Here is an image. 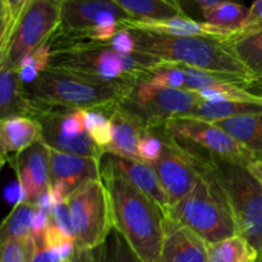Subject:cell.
<instances>
[{
	"instance_id": "cell-33",
	"label": "cell",
	"mask_w": 262,
	"mask_h": 262,
	"mask_svg": "<svg viewBox=\"0 0 262 262\" xmlns=\"http://www.w3.org/2000/svg\"><path fill=\"white\" fill-rule=\"evenodd\" d=\"M106 110H87L86 129L91 140L101 148H106L112 143L113 128L109 115H105Z\"/></svg>"
},
{
	"instance_id": "cell-21",
	"label": "cell",
	"mask_w": 262,
	"mask_h": 262,
	"mask_svg": "<svg viewBox=\"0 0 262 262\" xmlns=\"http://www.w3.org/2000/svg\"><path fill=\"white\" fill-rule=\"evenodd\" d=\"M41 141V127L33 118L9 117L0 120L2 164Z\"/></svg>"
},
{
	"instance_id": "cell-44",
	"label": "cell",
	"mask_w": 262,
	"mask_h": 262,
	"mask_svg": "<svg viewBox=\"0 0 262 262\" xmlns=\"http://www.w3.org/2000/svg\"><path fill=\"white\" fill-rule=\"evenodd\" d=\"M4 199L8 204H12L13 207L26 202L25 191H23L22 186H20V183L18 182V179H15L14 182H9V183L5 186Z\"/></svg>"
},
{
	"instance_id": "cell-28",
	"label": "cell",
	"mask_w": 262,
	"mask_h": 262,
	"mask_svg": "<svg viewBox=\"0 0 262 262\" xmlns=\"http://www.w3.org/2000/svg\"><path fill=\"white\" fill-rule=\"evenodd\" d=\"M248 12H250V8H246L239 2H229L204 10L202 17L205 22L215 27L235 33L245 25Z\"/></svg>"
},
{
	"instance_id": "cell-24",
	"label": "cell",
	"mask_w": 262,
	"mask_h": 262,
	"mask_svg": "<svg viewBox=\"0 0 262 262\" xmlns=\"http://www.w3.org/2000/svg\"><path fill=\"white\" fill-rule=\"evenodd\" d=\"M262 101H204L182 118L199 119L204 122H219L241 115L260 114Z\"/></svg>"
},
{
	"instance_id": "cell-15",
	"label": "cell",
	"mask_w": 262,
	"mask_h": 262,
	"mask_svg": "<svg viewBox=\"0 0 262 262\" xmlns=\"http://www.w3.org/2000/svg\"><path fill=\"white\" fill-rule=\"evenodd\" d=\"M209 243L197 233L164 215L161 262H207Z\"/></svg>"
},
{
	"instance_id": "cell-30",
	"label": "cell",
	"mask_w": 262,
	"mask_h": 262,
	"mask_svg": "<svg viewBox=\"0 0 262 262\" xmlns=\"http://www.w3.org/2000/svg\"><path fill=\"white\" fill-rule=\"evenodd\" d=\"M99 262H142L130 248L122 233L113 229L109 237L99 247Z\"/></svg>"
},
{
	"instance_id": "cell-1",
	"label": "cell",
	"mask_w": 262,
	"mask_h": 262,
	"mask_svg": "<svg viewBox=\"0 0 262 262\" xmlns=\"http://www.w3.org/2000/svg\"><path fill=\"white\" fill-rule=\"evenodd\" d=\"M101 181L109 194L114 228L142 262H161L164 212L115 166L101 159Z\"/></svg>"
},
{
	"instance_id": "cell-39",
	"label": "cell",
	"mask_w": 262,
	"mask_h": 262,
	"mask_svg": "<svg viewBox=\"0 0 262 262\" xmlns=\"http://www.w3.org/2000/svg\"><path fill=\"white\" fill-rule=\"evenodd\" d=\"M50 223L55 224L64 233H67V234L76 239V229H74L73 219H72L71 210H69L67 204L56 205L54 207L53 212L50 214Z\"/></svg>"
},
{
	"instance_id": "cell-23",
	"label": "cell",
	"mask_w": 262,
	"mask_h": 262,
	"mask_svg": "<svg viewBox=\"0 0 262 262\" xmlns=\"http://www.w3.org/2000/svg\"><path fill=\"white\" fill-rule=\"evenodd\" d=\"M227 41L252 77L253 87L262 90V26L234 33Z\"/></svg>"
},
{
	"instance_id": "cell-45",
	"label": "cell",
	"mask_w": 262,
	"mask_h": 262,
	"mask_svg": "<svg viewBox=\"0 0 262 262\" xmlns=\"http://www.w3.org/2000/svg\"><path fill=\"white\" fill-rule=\"evenodd\" d=\"M68 262H99V248L96 250H81L76 248L73 256Z\"/></svg>"
},
{
	"instance_id": "cell-32",
	"label": "cell",
	"mask_w": 262,
	"mask_h": 262,
	"mask_svg": "<svg viewBox=\"0 0 262 262\" xmlns=\"http://www.w3.org/2000/svg\"><path fill=\"white\" fill-rule=\"evenodd\" d=\"M204 101H262L261 92L241 84H220L197 92Z\"/></svg>"
},
{
	"instance_id": "cell-11",
	"label": "cell",
	"mask_w": 262,
	"mask_h": 262,
	"mask_svg": "<svg viewBox=\"0 0 262 262\" xmlns=\"http://www.w3.org/2000/svg\"><path fill=\"white\" fill-rule=\"evenodd\" d=\"M150 128L155 130L163 141V154L154 165V169L168 194L171 207L193 189L200 176L186 151L163 124Z\"/></svg>"
},
{
	"instance_id": "cell-38",
	"label": "cell",
	"mask_w": 262,
	"mask_h": 262,
	"mask_svg": "<svg viewBox=\"0 0 262 262\" xmlns=\"http://www.w3.org/2000/svg\"><path fill=\"white\" fill-rule=\"evenodd\" d=\"M87 110L66 109L60 117V129L68 137H78L87 133L86 129Z\"/></svg>"
},
{
	"instance_id": "cell-40",
	"label": "cell",
	"mask_w": 262,
	"mask_h": 262,
	"mask_svg": "<svg viewBox=\"0 0 262 262\" xmlns=\"http://www.w3.org/2000/svg\"><path fill=\"white\" fill-rule=\"evenodd\" d=\"M109 45L114 49L115 51L124 55H130V54L137 51V41H136L135 36H133L132 31L128 28L123 27L117 35L113 37Z\"/></svg>"
},
{
	"instance_id": "cell-41",
	"label": "cell",
	"mask_w": 262,
	"mask_h": 262,
	"mask_svg": "<svg viewBox=\"0 0 262 262\" xmlns=\"http://www.w3.org/2000/svg\"><path fill=\"white\" fill-rule=\"evenodd\" d=\"M35 239V238H33ZM30 262H68L64 261L60 256L56 255L54 251L49 250L45 245V241L35 239V251Z\"/></svg>"
},
{
	"instance_id": "cell-18",
	"label": "cell",
	"mask_w": 262,
	"mask_h": 262,
	"mask_svg": "<svg viewBox=\"0 0 262 262\" xmlns=\"http://www.w3.org/2000/svg\"><path fill=\"white\" fill-rule=\"evenodd\" d=\"M102 158L109 161L113 166H115L133 186H136L140 191L151 197L158 204L164 215L169 211V207H170L169 197L154 166L140 160L120 158V156L112 155L107 152H105Z\"/></svg>"
},
{
	"instance_id": "cell-46",
	"label": "cell",
	"mask_w": 262,
	"mask_h": 262,
	"mask_svg": "<svg viewBox=\"0 0 262 262\" xmlns=\"http://www.w3.org/2000/svg\"><path fill=\"white\" fill-rule=\"evenodd\" d=\"M229 2H238V0H181L182 7L184 5H189V7H194L200 10V12H204V10L210 9V8H214L216 5L223 4V3H229Z\"/></svg>"
},
{
	"instance_id": "cell-22",
	"label": "cell",
	"mask_w": 262,
	"mask_h": 262,
	"mask_svg": "<svg viewBox=\"0 0 262 262\" xmlns=\"http://www.w3.org/2000/svg\"><path fill=\"white\" fill-rule=\"evenodd\" d=\"M212 124L237 141L252 156L253 161H262V113L241 115Z\"/></svg>"
},
{
	"instance_id": "cell-36",
	"label": "cell",
	"mask_w": 262,
	"mask_h": 262,
	"mask_svg": "<svg viewBox=\"0 0 262 262\" xmlns=\"http://www.w3.org/2000/svg\"><path fill=\"white\" fill-rule=\"evenodd\" d=\"M35 251V239L28 245L14 238H2L0 262H30Z\"/></svg>"
},
{
	"instance_id": "cell-5",
	"label": "cell",
	"mask_w": 262,
	"mask_h": 262,
	"mask_svg": "<svg viewBox=\"0 0 262 262\" xmlns=\"http://www.w3.org/2000/svg\"><path fill=\"white\" fill-rule=\"evenodd\" d=\"M133 84L135 82L101 81L49 67L26 90L33 102L43 106L109 110L119 105Z\"/></svg>"
},
{
	"instance_id": "cell-12",
	"label": "cell",
	"mask_w": 262,
	"mask_h": 262,
	"mask_svg": "<svg viewBox=\"0 0 262 262\" xmlns=\"http://www.w3.org/2000/svg\"><path fill=\"white\" fill-rule=\"evenodd\" d=\"M50 191L54 204H67L68 197L94 179H101V160L49 148Z\"/></svg>"
},
{
	"instance_id": "cell-20",
	"label": "cell",
	"mask_w": 262,
	"mask_h": 262,
	"mask_svg": "<svg viewBox=\"0 0 262 262\" xmlns=\"http://www.w3.org/2000/svg\"><path fill=\"white\" fill-rule=\"evenodd\" d=\"M123 27L136 28V30L148 31V32L161 33L169 36H207V37L229 38L233 35L229 31L215 27L207 22L192 19L188 15L176 17L161 20H123Z\"/></svg>"
},
{
	"instance_id": "cell-10",
	"label": "cell",
	"mask_w": 262,
	"mask_h": 262,
	"mask_svg": "<svg viewBox=\"0 0 262 262\" xmlns=\"http://www.w3.org/2000/svg\"><path fill=\"white\" fill-rule=\"evenodd\" d=\"M163 125L174 137L188 141L216 158L247 166L253 163L252 156L237 141L212 123L189 118H174Z\"/></svg>"
},
{
	"instance_id": "cell-34",
	"label": "cell",
	"mask_w": 262,
	"mask_h": 262,
	"mask_svg": "<svg viewBox=\"0 0 262 262\" xmlns=\"http://www.w3.org/2000/svg\"><path fill=\"white\" fill-rule=\"evenodd\" d=\"M146 81L159 89L186 90V76L173 63L161 61L146 78Z\"/></svg>"
},
{
	"instance_id": "cell-31",
	"label": "cell",
	"mask_w": 262,
	"mask_h": 262,
	"mask_svg": "<svg viewBox=\"0 0 262 262\" xmlns=\"http://www.w3.org/2000/svg\"><path fill=\"white\" fill-rule=\"evenodd\" d=\"M31 0H0V51L5 49Z\"/></svg>"
},
{
	"instance_id": "cell-37",
	"label": "cell",
	"mask_w": 262,
	"mask_h": 262,
	"mask_svg": "<svg viewBox=\"0 0 262 262\" xmlns=\"http://www.w3.org/2000/svg\"><path fill=\"white\" fill-rule=\"evenodd\" d=\"M163 154V141L160 136L151 128H147L142 135L138 145V155L142 163L154 166Z\"/></svg>"
},
{
	"instance_id": "cell-25",
	"label": "cell",
	"mask_w": 262,
	"mask_h": 262,
	"mask_svg": "<svg viewBox=\"0 0 262 262\" xmlns=\"http://www.w3.org/2000/svg\"><path fill=\"white\" fill-rule=\"evenodd\" d=\"M133 20H161L186 17L181 0H115Z\"/></svg>"
},
{
	"instance_id": "cell-42",
	"label": "cell",
	"mask_w": 262,
	"mask_h": 262,
	"mask_svg": "<svg viewBox=\"0 0 262 262\" xmlns=\"http://www.w3.org/2000/svg\"><path fill=\"white\" fill-rule=\"evenodd\" d=\"M49 225H50V215L42 210L36 209L32 217V237L35 239H42Z\"/></svg>"
},
{
	"instance_id": "cell-43",
	"label": "cell",
	"mask_w": 262,
	"mask_h": 262,
	"mask_svg": "<svg viewBox=\"0 0 262 262\" xmlns=\"http://www.w3.org/2000/svg\"><path fill=\"white\" fill-rule=\"evenodd\" d=\"M260 26H262V0H255L252 7L250 8V12H248L245 25L237 32H246V31L253 30V28H257Z\"/></svg>"
},
{
	"instance_id": "cell-27",
	"label": "cell",
	"mask_w": 262,
	"mask_h": 262,
	"mask_svg": "<svg viewBox=\"0 0 262 262\" xmlns=\"http://www.w3.org/2000/svg\"><path fill=\"white\" fill-rule=\"evenodd\" d=\"M36 206L31 202H23L12 209L0 228L2 238H14L28 245L32 237V217Z\"/></svg>"
},
{
	"instance_id": "cell-29",
	"label": "cell",
	"mask_w": 262,
	"mask_h": 262,
	"mask_svg": "<svg viewBox=\"0 0 262 262\" xmlns=\"http://www.w3.org/2000/svg\"><path fill=\"white\" fill-rule=\"evenodd\" d=\"M51 59V42L48 41L43 43L42 46L31 53L30 55L26 56L22 61L17 66L15 71H17L18 76H19L20 81L28 86V84L33 83L36 79L38 78L42 72L50 66Z\"/></svg>"
},
{
	"instance_id": "cell-8",
	"label": "cell",
	"mask_w": 262,
	"mask_h": 262,
	"mask_svg": "<svg viewBox=\"0 0 262 262\" xmlns=\"http://www.w3.org/2000/svg\"><path fill=\"white\" fill-rule=\"evenodd\" d=\"M61 5L63 0H31L0 51V69H15L26 56L50 41L60 26Z\"/></svg>"
},
{
	"instance_id": "cell-16",
	"label": "cell",
	"mask_w": 262,
	"mask_h": 262,
	"mask_svg": "<svg viewBox=\"0 0 262 262\" xmlns=\"http://www.w3.org/2000/svg\"><path fill=\"white\" fill-rule=\"evenodd\" d=\"M64 107L46 106L45 110L36 118L41 127V141L51 150L59 152L74 154L101 160L105 150L97 146L87 133L78 137H68L60 129V117Z\"/></svg>"
},
{
	"instance_id": "cell-17",
	"label": "cell",
	"mask_w": 262,
	"mask_h": 262,
	"mask_svg": "<svg viewBox=\"0 0 262 262\" xmlns=\"http://www.w3.org/2000/svg\"><path fill=\"white\" fill-rule=\"evenodd\" d=\"M107 114L112 122L113 140L105 148V152L120 158L140 160L138 145L141 137L147 129L145 123L130 113L125 112L119 105L107 110Z\"/></svg>"
},
{
	"instance_id": "cell-19",
	"label": "cell",
	"mask_w": 262,
	"mask_h": 262,
	"mask_svg": "<svg viewBox=\"0 0 262 262\" xmlns=\"http://www.w3.org/2000/svg\"><path fill=\"white\" fill-rule=\"evenodd\" d=\"M46 106L32 101L15 69H0V114L9 117L36 118Z\"/></svg>"
},
{
	"instance_id": "cell-14",
	"label": "cell",
	"mask_w": 262,
	"mask_h": 262,
	"mask_svg": "<svg viewBox=\"0 0 262 262\" xmlns=\"http://www.w3.org/2000/svg\"><path fill=\"white\" fill-rule=\"evenodd\" d=\"M9 165L14 169L18 182L25 191L26 202H33L50 187L49 147L37 141L32 146L10 159Z\"/></svg>"
},
{
	"instance_id": "cell-6",
	"label": "cell",
	"mask_w": 262,
	"mask_h": 262,
	"mask_svg": "<svg viewBox=\"0 0 262 262\" xmlns=\"http://www.w3.org/2000/svg\"><path fill=\"white\" fill-rule=\"evenodd\" d=\"M197 148L206 168L224 193L238 234L246 238L258 253H262V186L260 182L247 165L216 158L202 148Z\"/></svg>"
},
{
	"instance_id": "cell-2",
	"label": "cell",
	"mask_w": 262,
	"mask_h": 262,
	"mask_svg": "<svg viewBox=\"0 0 262 262\" xmlns=\"http://www.w3.org/2000/svg\"><path fill=\"white\" fill-rule=\"evenodd\" d=\"M50 68L63 69L106 82H136L146 78L161 60L136 51L124 55L109 43L50 38Z\"/></svg>"
},
{
	"instance_id": "cell-47",
	"label": "cell",
	"mask_w": 262,
	"mask_h": 262,
	"mask_svg": "<svg viewBox=\"0 0 262 262\" xmlns=\"http://www.w3.org/2000/svg\"><path fill=\"white\" fill-rule=\"evenodd\" d=\"M248 169H250L251 173L256 177L260 184L262 186V161H253L248 165Z\"/></svg>"
},
{
	"instance_id": "cell-9",
	"label": "cell",
	"mask_w": 262,
	"mask_h": 262,
	"mask_svg": "<svg viewBox=\"0 0 262 262\" xmlns=\"http://www.w3.org/2000/svg\"><path fill=\"white\" fill-rule=\"evenodd\" d=\"M201 101V96L197 92L159 89L146 79H138L129 94L119 102V106L150 128L164 124L174 118L184 117Z\"/></svg>"
},
{
	"instance_id": "cell-26",
	"label": "cell",
	"mask_w": 262,
	"mask_h": 262,
	"mask_svg": "<svg viewBox=\"0 0 262 262\" xmlns=\"http://www.w3.org/2000/svg\"><path fill=\"white\" fill-rule=\"evenodd\" d=\"M258 255L246 238L235 234L209 245L207 262H256Z\"/></svg>"
},
{
	"instance_id": "cell-4",
	"label": "cell",
	"mask_w": 262,
	"mask_h": 262,
	"mask_svg": "<svg viewBox=\"0 0 262 262\" xmlns=\"http://www.w3.org/2000/svg\"><path fill=\"white\" fill-rule=\"evenodd\" d=\"M127 28V27H125ZM132 31L137 50L150 54L165 63H178L192 68L241 77L251 82V74L224 38L207 36H169L148 31Z\"/></svg>"
},
{
	"instance_id": "cell-7",
	"label": "cell",
	"mask_w": 262,
	"mask_h": 262,
	"mask_svg": "<svg viewBox=\"0 0 262 262\" xmlns=\"http://www.w3.org/2000/svg\"><path fill=\"white\" fill-rule=\"evenodd\" d=\"M74 229L76 247L96 250L114 229L109 194L101 179H94L77 188L67 200Z\"/></svg>"
},
{
	"instance_id": "cell-35",
	"label": "cell",
	"mask_w": 262,
	"mask_h": 262,
	"mask_svg": "<svg viewBox=\"0 0 262 262\" xmlns=\"http://www.w3.org/2000/svg\"><path fill=\"white\" fill-rule=\"evenodd\" d=\"M43 241H45L46 247L60 256L64 261H69L77 248L76 239L64 233L60 228H58L53 223H50L49 228L46 229Z\"/></svg>"
},
{
	"instance_id": "cell-13",
	"label": "cell",
	"mask_w": 262,
	"mask_h": 262,
	"mask_svg": "<svg viewBox=\"0 0 262 262\" xmlns=\"http://www.w3.org/2000/svg\"><path fill=\"white\" fill-rule=\"evenodd\" d=\"M128 19L130 17L115 0H63L60 26L54 36L76 37L99 26Z\"/></svg>"
},
{
	"instance_id": "cell-3",
	"label": "cell",
	"mask_w": 262,
	"mask_h": 262,
	"mask_svg": "<svg viewBox=\"0 0 262 262\" xmlns=\"http://www.w3.org/2000/svg\"><path fill=\"white\" fill-rule=\"evenodd\" d=\"M176 140L186 151L200 178L193 189L165 215L188 227L209 245L238 234L224 193L205 165L200 150L188 141Z\"/></svg>"
},
{
	"instance_id": "cell-48",
	"label": "cell",
	"mask_w": 262,
	"mask_h": 262,
	"mask_svg": "<svg viewBox=\"0 0 262 262\" xmlns=\"http://www.w3.org/2000/svg\"><path fill=\"white\" fill-rule=\"evenodd\" d=\"M256 262H262V253L258 255V258H257V261H256Z\"/></svg>"
}]
</instances>
